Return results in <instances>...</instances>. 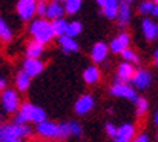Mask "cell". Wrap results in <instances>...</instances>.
Returning <instances> with one entry per match:
<instances>
[{"label":"cell","mask_w":158,"mask_h":142,"mask_svg":"<svg viewBox=\"0 0 158 142\" xmlns=\"http://www.w3.org/2000/svg\"><path fill=\"white\" fill-rule=\"evenodd\" d=\"M44 120H47V113L42 107L35 106L32 103H23L20 104L19 110L16 113L15 122L16 125H26V122H35L36 125Z\"/></svg>","instance_id":"obj_1"},{"label":"cell","mask_w":158,"mask_h":142,"mask_svg":"<svg viewBox=\"0 0 158 142\" xmlns=\"http://www.w3.org/2000/svg\"><path fill=\"white\" fill-rule=\"evenodd\" d=\"M29 32L32 35L35 42L41 44V45H45V44L51 42L54 39V31L52 26H51V22H48L47 19H35L32 23H31V28H29Z\"/></svg>","instance_id":"obj_2"},{"label":"cell","mask_w":158,"mask_h":142,"mask_svg":"<svg viewBox=\"0 0 158 142\" xmlns=\"http://www.w3.org/2000/svg\"><path fill=\"white\" fill-rule=\"evenodd\" d=\"M31 132L32 131L28 125H16V123L0 125V142H12L15 139L29 136Z\"/></svg>","instance_id":"obj_3"},{"label":"cell","mask_w":158,"mask_h":142,"mask_svg":"<svg viewBox=\"0 0 158 142\" xmlns=\"http://www.w3.org/2000/svg\"><path fill=\"white\" fill-rule=\"evenodd\" d=\"M2 106L3 109L7 112V113H15L18 112L20 107V99H19V94L18 91L13 90V89H5L2 91Z\"/></svg>","instance_id":"obj_4"},{"label":"cell","mask_w":158,"mask_h":142,"mask_svg":"<svg viewBox=\"0 0 158 142\" xmlns=\"http://www.w3.org/2000/svg\"><path fill=\"white\" fill-rule=\"evenodd\" d=\"M110 93L116 96V97H123V99H128L131 102H136L138 100V94H136L135 89L131 87L129 84H126V83L115 81V84L112 86V89H110Z\"/></svg>","instance_id":"obj_5"},{"label":"cell","mask_w":158,"mask_h":142,"mask_svg":"<svg viewBox=\"0 0 158 142\" xmlns=\"http://www.w3.org/2000/svg\"><path fill=\"white\" fill-rule=\"evenodd\" d=\"M16 12L22 20H31L36 13V2L34 0H19L16 5Z\"/></svg>","instance_id":"obj_6"},{"label":"cell","mask_w":158,"mask_h":142,"mask_svg":"<svg viewBox=\"0 0 158 142\" xmlns=\"http://www.w3.org/2000/svg\"><path fill=\"white\" fill-rule=\"evenodd\" d=\"M129 42H131L129 33L122 32V33H119V35H116L115 38L112 39L109 48H110V51L115 52V54H122L125 49L129 48Z\"/></svg>","instance_id":"obj_7"},{"label":"cell","mask_w":158,"mask_h":142,"mask_svg":"<svg viewBox=\"0 0 158 142\" xmlns=\"http://www.w3.org/2000/svg\"><path fill=\"white\" fill-rule=\"evenodd\" d=\"M94 107V99L91 94H83L77 99L74 104V110L77 115H86Z\"/></svg>","instance_id":"obj_8"},{"label":"cell","mask_w":158,"mask_h":142,"mask_svg":"<svg viewBox=\"0 0 158 142\" xmlns=\"http://www.w3.org/2000/svg\"><path fill=\"white\" fill-rule=\"evenodd\" d=\"M97 5L100 6L103 16H106L107 19H116L119 9V3L116 0H99Z\"/></svg>","instance_id":"obj_9"},{"label":"cell","mask_w":158,"mask_h":142,"mask_svg":"<svg viewBox=\"0 0 158 142\" xmlns=\"http://www.w3.org/2000/svg\"><path fill=\"white\" fill-rule=\"evenodd\" d=\"M44 70V62L41 61V60H29V58H26L23 61V68H22V71H23L25 74H28L31 78L32 77H36L38 74H41Z\"/></svg>","instance_id":"obj_10"},{"label":"cell","mask_w":158,"mask_h":142,"mask_svg":"<svg viewBox=\"0 0 158 142\" xmlns=\"http://www.w3.org/2000/svg\"><path fill=\"white\" fill-rule=\"evenodd\" d=\"M36 132L44 138H57L58 132V125L49 120H44V122L36 125Z\"/></svg>","instance_id":"obj_11"},{"label":"cell","mask_w":158,"mask_h":142,"mask_svg":"<svg viewBox=\"0 0 158 142\" xmlns=\"http://www.w3.org/2000/svg\"><path fill=\"white\" fill-rule=\"evenodd\" d=\"M152 81V77L147 70H136L134 77H132V83L136 89H147Z\"/></svg>","instance_id":"obj_12"},{"label":"cell","mask_w":158,"mask_h":142,"mask_svg":"<svg viewBox=\"0 0 158 142\" xmlns=\"http://www.w3.org/2000/svg\"><path fill=\"white\" fill-rule=\"evenodd\" d=\"M118 25L119 28H125L131 20V2H120L118 9Z\"/></svg>","instance_id":"obj_13"},{"label":"cell","mask_w":158,"mask_h":142,"mask_svg":"<svg viewBox=\"0 0 158 142\" xmlns=\"http://www.w3.org/2000/svg\"><path fill=\"white\" fill-rule=\"evenodd\" d=\"M109 54V47L105 42H97L91 48V60L93 62H103L107 58Z\"/></svg>","instance_id":"obj_14"},{"label":"cell","mask_w":158,"mask_h":142,"mask_svg":"<svg viewBox=\"0 0 158 142\" xmlns=\"http://www.w3.org/2000/svg\"><path fill=\"white\" fill-rule=\"evenodd\" d=\"M134 74H135L134 65L129 64V62H122V64H119V67H118V78H116V81L126 83V81L132 80Z\"/></svg>","instance_id":"obj_15"},{"label":"cell","mask_w":158,"mask_h":142,"mask_svg":"<svg viewBox=\"0 0 158 142\" xmlns=\"http://www.w3.org/2000/svg\"><path fill=\"white\" fill-rule=\"evenodd\" d=\"M64 15V6L60 5V2H51L47 6V18L52 20L61 19Z\"/></svg>","instance_id":"obj_16"},{"label":"cell","mask_w":158,"mask_h":142,"mask_svg":"<svg viewBox=\"0 0 158 142\" xmlns=\"http://www.w3.org/2000/svg\"><path fill=\"white\" fill-rule=\"evenodd\" d=\"M142 32H144L145 38L148 41H152L158 36V28L157 23H154L151 19H144L142 20Z\"/></svg>","instance_id":"obj_17"},{"label":"cell","mask_w":158,"mask_h":142,"mask_svg":"<svg viewBox=\"0 0 158 142\" xmlns=\"http://www.w3.org/2000/svg\"><path fill=\"white\" fill-rule=\"evenodd\" d=\"M100 78V70L96 65L87 67L86 70L83 71V80L86 81L87 84H94Z\"/></svg>","instance_id":"obj_18"},{"label":"cell","mask_w":158,"mask_h":142,"mask_svg":"<svg viewBox=\"0 0 158 142\" xmlns=\"http://www.w3.org/2000/svg\"><path fill=\"white\" fill-rule=\"evenodd\" d=\"M135 135V126L131 125V123H123L118 128V139H122V141L129 142Z\"/></svg>","instance_id":"obj_19"},{"label":"cell","mask_w":158,"mask_h":142,"mask_svg":"<svg viewBox=\"0 0 158 142\" xmlns=\"http://www.w3.org/2000/svg\"><path fill=\"white\" fill-rule=\"evenodd\" d=\"M42 54H44V45L35 42V41L28 44V47H26V58H29V60H39V57Z\"/></svg>","instance_id":"obj_20"},{"label":"cell","mask_w":158,"mask_h":142,"mask_svg":"<svg viewBox=\"0 0 158 142\" xmlns=\"http://www.w3.org/2000/svg\"><path fill=\"white\" fill-rule=\"evenodd\" d=\"M60 45L64 49V52H76L78 51V44L74 38H70L67 35L60 36Z\"/></svg>","instance_id":"obj_21"},{"label":"cell","mask_w":158,"mask_h":142,"mask_svg":"<svg viewBox=\"0 0 158 142\" xmlns=\"http://www.w3.org/2000/svg\"><path fill=\"white\" fill-rule=\"evenodd\" d=\"M15 83H16V89L20 91H26L31 86V77L28 74H25L23 71L20 70L18 74H16V78H15Z\"/></svg>","instance_id":"obj_22"},{"label":"cell","mask_w":158,"mask_h":142,"mask_svg":"<svg viewBox=\"0 0 158 142\" xmlns=\"http://www.w3.org/2000/svg\"><path fill=\"white\" fill-rule=\"evenodd\" d=\"M51 26H52V31H54V35H55V36H64V35L67 33L68 22L64 19V18H61V19L52 20V22H51Z\"/></svg>","instance_id":"obj_23"},{"label":"cell","mask_w":158,"mask_h":142,"mask_svg":"<svg viewBox=\"0 0 158 142\" xmlns=\"http://www.w3.org/2000/svg\"><path fill=\"white\" fill-rule=\"evenodd\" d=\"M12 38H13L12 29L9 28V25L6 23V20L0 16V39L5 41V42H9Z\"/></svg>","instance_id":"obj_24"},{"label":"cell","mask_w":158,"mask_h":142,"mask_svg":"<svg viewBox=\"0 0 158 142\" xmlns=\"http://www.w3.org/2000/svg\"><path fill=\"white\" fill-rule=\"evenodd\" d=\"M83 31V25L81 22H78V20H73V22H70L68 23V28H67V36H70V38H76L77 35H80Z\"/></svg>","instance_id":"obj_25"},{"label":"cell","mask_w":158,"mask_h":142,"mask_svg":"<svg viewBox=\"0 0 158 142\" xmlns=\"http://www.w3.org/2000/svg\"><path fill=\"white\" fill-rule=\"evenodd\" d=\"M81 7V2L80 0H67L64 5V12H67L68 15H76Z\"/></svg>","instance_id":"obj_26"},{"label":"cell","mask_w":158,"mask_h":142,"mask_svg":"<svg viewBox=\"0 0 158 142\" xmlns=\"http://www.w3.org/2000/svg\"><path fill=\"white\" fill-rule=\"evenodd\" d=\"M71 135L70 133V126H68L67 122H62L58 125V132H57V138H60V139H65V138H68Z\"/></svg>","instance_id":"obj_27"},{"label":"cell","mask_w":158,"mask_h":142,"mask_svg":"<svg viewBox=\"0 0 158 142\" xmlns=\"http://www.w3.org/2000/svg\"><path fill=\"white\" fill-rule=\"evenodd\" d=\"M136 103V115L138 116H142V115L148 110V102L144 97H138V100L135 102Z\"/></svg>","instance_id":"obj_28"},{"label":"cell","mask_w":158,"mask_h":142,"mask_svg":"<svg viewBox=\"0 0 158 142\" xmlns=\"http://www.w3.org/2000/svg\"><path fill=\"white\" fill-rule=\"evenodd\" d=\"M122 57H123V60L126 62H138L139 61V58H138V55L135 54V51H132L131 48H128V49H125L123 52H122Z\"/></svg>","instance_id":"obj_29"},{"label":"cell","mask_w":158,"mask_h":142,"mask_svg":"<svg viewBox=\"0 0 158 142\" xmlns=\"http://www.w3.org/2000/svg\"><path fill=\"white\" fill-rule=\"evenodd\" d=\"M152 9H154V2H142V3L138 6L139 13H142V15L152 13Z\"/></svg>","instance_id":"obj_30"},{"label":"cell","mask_w":158,"mask_h":142,"mask_svg":"<svg viewBox=\"0 0 158 142\" xmlns=\"http://www.w3.org/2000/svg\"><path fill=\"white\" fill-rule=\"evenodd\" d=\"M68 126H70V133H71V135L80 136V135L83 133V128L78 122H70L68 123Z\"/></svg>","instance_id":"obj_31"},{"label":"cell","mask_w":158,"mask_h":142,"mask_svg":"<svg viewBox=\"0 0 158 142\" xmlns=\"http://www.w3.org/2000/svg\"><path fill=\"white\" fill-rule=\"evenodd\" d=\"M47 3L45 2H39V3H36V13H38V16H41V19H44L45 16H47Z\"/></svg>","instance_id":"obj_32"},{"label":"cell","mask_w":158,"mask_h":142,"mask_svg":"<svg viewBox=\"0 0 158 142\" xmlns=\"http://www.w3.org/2000/svg\"><path fill=\"white\" fill-rule=\"evenodd\" d=\"M105 129H106V133L109 135V136H112V138H116L118 136V128H116L113 123H106L105 125Z\"/></svg>","instance_id":"obj_33"},{"label":"cell","mask_w":158,"mask_h":142,"mask_svg":"<svg viewBox=\"0 0 158 142\" xmlns=\"http://www.w3.org/2000/svg\"><path fill=\"white\" fill-rule=\"evenodd\" d=\"M132 142H149L148 135H145V133H141V135H138V136L135 138Z\"/></svg>","instance_id":"obj_34"},{"label":"cell","mask_w":158,"mask_h":142,"mask_svg":"<svg viewBox=\"0 0 158 142\" xmlns=\"http://www.w3.org/2000/svg\"><path fill=\"white\" fill-rule=\"evenodd\" d=\"M152 15H154V16H157V18H158V2H155V3H154Z\"/></svg>","instance_id":"obj_35"},{"label":"cell","mask_w":158,"mask_h":142,"mask_svg":"<svg viewBox=\"0 0 158 142\" xmlns=\"http://www.w3.org/2000/svg\"><path fill=\"white\" fill-rule=\"evenodd\" d=\"M5 87H6V80L5 78H0V91L5 90Z\"/></svg>","instance_id":"obj_36"},{"label":"cell","mask_w":158,"mask_h":142,"mask_svg":"<svg viewBox=\"0 0 158 142\" xmlns=\"http://www.w3.org/2000/svg\"><path fill=\"white\" fill-rule=\"evenodd\" d=\"M154 60H155V64L158 65V49L155 51V55H154Z\"/></svg>","instance_id":"obj_37"},{"label":"cell","mask_w":158,"mask_h":142,"mask_svg":"<svg viewBox=\"0 0 158 142\" xmlns=\"http://www.w3.org/2000/svg\"><path fill=\"white\" fill-rule=\"evenodd\" d=\"M155 123L158 125V110H157V113H155Z\"/></svg>","instance_id":"obj_38"},{"label":"cell","mask_w":158,"mask_h":142,"mask_svg":"<svg viewBox=\"0 0 158 142\" xmlns=\"http://www.w3.org/2000/svg\"><path fill=\"white\" fill-rule=\"evenodd\" d=\"M115 142H126V141H122V139H118V138H116V141Z\"/></svg>","instance_id":"obj_39"},{"label":"cell","mask_w":158,"mask_h":142,"mask_svg":"<svg viewBox=\"0 0 158 142\" xmlns=\"http://www.w3.org/2000/svg\"><path fill=\"white\" fill-rule=\"evenodd\" d=\"M3 120V115H2V112H0V122Z\"/></svg>","instance_id":"obj_40"},{"label":"cell","mask_w":158,"mask_h":142,"mask_svg":"<svg viewBox=\"0 0 158 142\" xmlns=\"http://www.w3.org/2000/svg\"><path fill=\"white\" fill-rule=\"evenodd\" d=\"M12 142H20V139H15V141H12Z\"/></svg>","instance_id":"obj_41"},{"label":"cell","mask_w":158,"mask_h":142,"mask_svg":"<svg viewBox=\"0 0 158 142\" xmlns=\"http://www.w3.org/2000/svg\"><path fill=\"white\" fill-rule=\"evenodd\" d=\"M157 138H158V133H157Z\"/></svg>","instance_id":"obj_42"},{"label":"cell","mask_w":158,"mask_h":142,"mask_svg":"<svg viewBox=\"0 0 158 142\" xmlns=\"http://www.w3.org/2000/svg\"><path fill=\"white\" fill-rule=\"evenodd\" d=\"M157 28H158V25H157Z\"/></svg>","instance_id":"obj_43"}]
</instances>
